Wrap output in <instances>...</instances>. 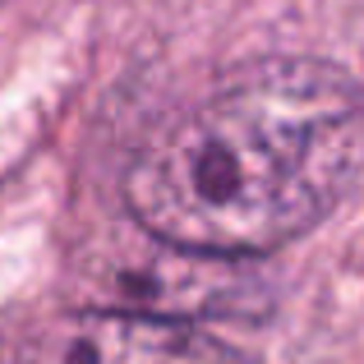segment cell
I'll use <instances>...</instances> for the list:
<instances>
[{"instance_id": "6da1fadb", "label": "cell", "mask_w": 364, "mask_h": 364, "mask_svg": "<svg viewBox=\"0 0 364 364\" xmlns=\"http://www.w3.org/2000/svg\"><path fill=\"white\" fill-rule=\"evenodd\" d=\"M364 171V88L314 55H263L166 111L124 166L157 245L226 263L300 240Z\"/></svg>"}, {"instance_id": "7a4b0ae2", "label": "cell", "mask_w": 364, "mask_h": 364, "mask_svg": "<svg viewBox=\"0 0 364 364\" xmlns=\"http://www.w3.org/2000/svg\"><path fill=\"white\" fill-rule=\"evenodd\" d=\"M23 364H254L240 346L176 314L70 309L42 323Z\"/></svg>"}]
</instances>
